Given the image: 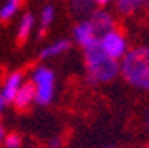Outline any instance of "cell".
<instances>
[{"instance_id": "obj_17", "label": "cell", "mask_w": 149, "mask_h": 148, "mask_svg": "<svg viewBox=\"0 0 149 148\" xmlns=\"http://www.w3.org/2000/svg\"><path fill=\"white\" fill-rule=\"evenodd\" d=\"M6 134H7V132H6V128H4L2 125H0V143H2V141H4V137H6Z\"/></svg>"}, {"instance_id": "obj_10", "label": "cell", "mask_w": 149, "mask_h": 148, "mask_svg": "<svg viewBox=\"0 0 149 148\" xmlns=\"http://www.w3.org/2000/svg\"><path fill=\"white\" fill-rule=\"evenodd\" d=\"M34 27H36V16L32 13H25L20 18V22H18V29H16V38H18V41L25 43L30 38Z\"/></svg>"}, {"instance_id": "obj_21", "label": "cell", "mask_w": 149, "mask_h": 148, "mask_svg": "<svg viewBox=\"0 0 149 148\" xmlns=\"http://www.w3.org/2000/svg\"><path fill=\"white\" fill-rule=\"evenodd\" d=\"M146 148H149V143H147V146H146Z\"/></svg>"}, {"instance_id": "obj_14", "label": "cell", "mask_w": 149, "mask_h": 148, "mask_svg": "<svg viewBox=\"0 0 149 148\" xmlns=\"http://www.w3.org/2000/svg\"><path fill=\"white\" fill-rule=\"evenodd\" d=\"M55 7L53 6H50V4H46L43 9H41V13H39V27H41V34L39 36H43L45 32H46V29L53 23V20H55Z\"/></svg>"}, {"instance_id": "obj_18", "label": "cell", "mask_w": 149, "mask_h": 148, "mask_svg": "<svg viewBox=\"0 0 149 148\" xmlns=\"http://www.w3.org/2000/svg\"><path fill=\"white\" fill-rule=\"evenodd\" d=\"M6 105H7V104L4 102V98H2V97H0V114L4 113V109H6Z\"/></svg>"}, {"instance_id": "obj_11", "label": "cell", "mask_w": 149, "mask_h": 148, "mask_svg": "<svg viewBox=\"0 0 149 148\" xmlns=\"http://www.w3.org/2000/svg\"><path fill=\"white\" fill-rule=\"evenodd\" d=\"M69 7L74 16H80L84 20L85 16L94 13V0H69Z\"/></svg>"}, {"instance_id": "obj_3", "label": "cell", "mask_w": 149, "mask_h": 148, "mask_svg": "<svg viewBox=\"0 0 149 148\" xmlns=\"http://www.w3.org/2000/svg\"><path fill=\"white\" fill-rule=\"evenodd\" d=\"M30 82L34 86V93H36L34 102L41 107L50 105L55 98V84H57L53 70H50L48 66H37L32 71Z\"/></svg>"}, {"instance_id": "obj_7", "label": "cell", "mask_w": 149, "mask_h": 148, "mask_svg": "<svg viewBox=\"0 0 149 148\" xmlns=\"http://www.w3.org/2000/svg\"><path fill=\"white\" fill-rule=\"evenodd\" d=\"M89 22H91L92 29H94V32L98 34V38H100L101 34H105V32H108V30H112V29H116V20H114V16H112L108 11H105V9L94 11V13L91 14Z\"/></svg>"}, {"instance_id": "obj_15", "label": "cell", "mask_w": 149, "mask_h": 148, "mask_svg": "<svg viewBox=\"0 0 149 148\" xmlns=\"http://www.w3.org/2000/svg\"><path fill=\"white\" fill-rule=\"evenodd\" d=\"M4 148H22L23 146V139L20 134H16V132H11V134H6L4 137Z\"/></svg>"}, {"instance_id": "obj_13", "label": "cell", "mask_w": 149, "mask_h": 148, "mask_svg": "<svg viewBox=\"0 0 149 148\" xmlns=\"http://www.w3.org/2000/svg\"><path fill=\"white\" fill-rule=\"evenodd\" d=\"M144 4H146V0H116V9L121 14H133Z\"/></svg>"}, {"instance_id": "obj_4", "label": "cell", "mask_w": 149, "mask_h": 148, "mask_svg": "<svg viewBox=\"0 0 149 148\" xmlns=\"http://www.w3.org/2000/svg\"><path fill=\"white\" fill-rule=\"evenodd\" d=\"M98 48L114 61H121L124 57V54L130 50L126 36L117 29H112V30L101 34L98 39Z\"/></svg>"}, {"instance_id": "obj_8", "label": "cell", "mask_w": 149, "mask_h": 148, "mask_svg": "<svg viewBox=\"0 0 149 148\" xmlns=\"http://www.w3.org/2000/svg\"><path fill=\"white\" fill-rule=\"evenodd\" d=\"M71 47V41L66 39V38H59L55 39L53 43H48L45 48H41L39 52V59L41 61H48V59H53V57H59V55L66 54Z\"/></svg>"}, {"instance_id": "obj_2", "label": "cell", "mask_w": 149, "mask_h": 148, "mask_svg": "<svg viewBox=\"0 0 149 148\" xmlns=\"http://www.w3.org/2000/svg\"><path fill=\"white\" fill-rule=\"evenodd\" d=\"M87 79L91 84H108L119 75V61L110 59L98 47L84 52Z\"/></svg>"}, {"instance_id": "obj_19", "label": "cell", "mask_w": 149, "mask_h": 148, "mask_svg": "<svg viewBox=\"0 0 149 148\" xmlns=\"http://www.w3.org/2000/svg\"><path fill=\"white\" fill-rule=\"evenodd\" d=\"M108 2H112V0H94V4H98V6H107Z\"/></svg>"}, {"instance_id": "obj_12", "label": "cell", "mask_w": 149, "mask_h": 148, "mask_svg": "<svg viewBox=\"0 0 149 148\" xmlns=\"http://www.w3.org/2000/svg\"><path fill=\"white\" fill-rule=\"evenodd\" d=\"M23 0H4L0 6V22H9L20 11Z\"/></svg>"}, {"instance_id": "obj_9", "label": "cell", "mask_w": 149, "mask_h": 148, "mask_svg": "<svg viewBox=\"0 0 149 148\" xmlns=\"http://www.w3.org/2000/svg\"><path fill=\"white\" fill-rule=\"evenodd\" d=\"M36 100V93H34V86L32 82H23L22 87L18 89V93L13 100V105L18 109V111H25L29 109Z\"/></svg>"}, {"instance_id": "obj_5", "label": "cell", "mask_w": 149, "mask_h": 148, "mask_svg": "<svg viewBox=\"0 0 149 148\" xmlns=\"http://www.w3.org/2000/svg\"><path fill=\"white\" fill-rule=\"evenodd\" d=\"M73 39L85 52V50H91V48H96L100 38H98V34L94 32V29H92L89 20H80L77 25L73 27Z\"/></svg>"}, {"instance_id": "obj_16", "label": "cell", "mask_w": 149, "mask_h": 148, "mask_svg": "<svg viewBox=\"0 0 149 148\" xmlns=\"http://www.w3.org/2000/svg\"><path fill=\"white\" fill-rule=\"evenodd\" d=\"M48 148H62V137L55 136L48 141Z\"/></svg>"}, {"instance_id": "obj_20", "label": "cell", "mask_w": 149, "mask_h": 148, "mask_svg": "<svg viewBox=\"0 0 149 148\" xmlns=\"http://www.w3.org/2000/svg\"><path fill=\"white\" fill-rule=\"evenodd\" d=\"M146 123H147V127H149V111L146 113Z\"/></svg>"}, {"instance_id": "obj_6", "label": "cell", "mask_w": 149, "mask_h": 148, "mask_svg": "<svg viewBox=\"0 0 149 148\" xmlns=\"http://www.w3.org/2000/svg\"><path fill=\"white\" fill-rule=\"evenodd\" d=\"M23 82L25 80H23V73L22 71H13V73H9V75L6 77V80L2 84V89H0V97L4 98L6 104H13L18 89L22 87Z\"/></svg>"}, {"instance_id": "obj_1", "label": "cell", "mask_w": 149, "mask_h": 148, "mask_svg": "<svg viewBox=\"0 0 149 148\" xmlns=\"http://www.w3.org/2000/svg\"><path fill=\"white\" fill-rule=\"evenodd\" d=\"M124 80L140 91H149V47L130 48L119 63Z\"/></svg>"}]
</instances>
